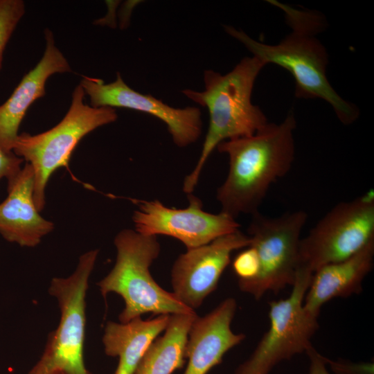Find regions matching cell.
I'll list each match as a JSON object with an SVG mask.
<instances>
[{"mask_svg":"<svg viewBox=\"0 0 374 374\" xmlns=\"http://www.w3.org/2000/svg\"><path fill=\"white\" fill-rule=\"evenodd\" d=\"M232 266L238 277V281H247L254 278L260 269L259 259L256 250L249 246L246 247L235 257Z\"/></svg>","mask_w":374,"mask_h":374,"instance_id":"obj_20","label":"cell"},{"mask_svg":"<svg viewBox=\"0 0 374 374\" xmlns=\"http://www.w3.org/2000/svg\"><path fill=\"white\" fill-rule=\"evenodd\" d=\"M8 195L0 203V234L8 242L34 247L54 229V224L39 214L34 201V172L26 163L8 181Z\"/></svg>","mask_w":374,"mask_h":374,"instance_id":"obj_15","label":"cell"},{"mask_svg":"<svg viewBox=\"0 0 374 374\" xmlns=\"http://www.w3.org/2000/svg\"><path fill=\"white\" fill-rule=\"evenodd\" d=\"M374 262V239L357 253L344 260L326 265L313 273L303 306L318 317L321 307L336 297L359 294Z\"/></svg>","mask_w":374,"mask_h":374,"instance_id":"obj_16","label":"cell"},{"mask_svg":"<svg viewBox=\"0 0 374 374\" xmlns=\"http://www.w3.org/2000/svg\"><path fill=\"white\" fill-rule=\"evenodd\" d=\"M236 309V301L227 298L204 317L197 315L188 333L185 353L188 364L184 374H207L245 339L244 334L235 333L231 328Z\"/></svg>","mask_w":374,"mask_h":374,"instance_id":"obj_13","label":"cell"},{"mask_svg":"<svg viewBox=\"0 0 374 374\" xmlns=\"http://www.w3.org/2000/svg\"><path fill=\"white\" fill-rule=\"evenodd\" d=\"M374 239V193L343 202L331 208L301 239L298 268L312 274L353 256Z\"/></svg>","mask_w":374,"mask_h":374,"instance_id":"obj_9","label":"cell"},{"mask_svg":"<svg viewBox=\"0 0 374 374\" xmlns=\"http://www.w3.org/2000/svg\"><path fill=\"white\" fill-rule=\"evenodd\" d=\"M197 314H170L164 334L148 347L134 374H172L181 368L191 325Z\"/></svg>","mask_w":374,"mask_h":374,"instance_id":"obj_18","label":"cell"},{"mask_svg":"<svg viewBox=\"0 0 374 374\" xmlns=\"http://www.w3.org/2000/svg\"><path fill=\"white\" fill-rule=\"evenodd\" d=\"M98 255V249L83 253L72 274L52 279L48 292L57 301L60 319L28 374H91L83 358L86 295Z\"/></svg>","mask_w":374,"mask_h":374,"instance_id":"obj_6","label":"cell"},{"mask_svg":"<svg viewBox=\"0 0 374 374\" xmlns=\"http://www.w3.org/2000/svg\"><path fill=\"white\" fill-rule=\"evenodd\" d=\"M308 220L302 210L287 212L270 217L259 211L251 215L247 229L253 247L258 256V275L247 281H238L241 291L256 300L272 292L277 294L287 285H292L299 264L301 233Z\"/></svg>","mask_w":374,"mask_h":374,"instance_id":"obj_7","label":"cell"},{"mask_svg":"<svg viewBox=\"0 0 374 374\" xmlns=\"http://www.w3.org/2000/svg\"><path fill=\"white\" fill-rule=\"evenodd\" d=\"M23 162L24 159L13 152H6L0 148V180L13 179L20 172Z\"/></svg>","mask_w":374,"mask_h":374,"instance_id":"obj_22","label":"cell"},{"mask_svg":"<svg viewBox=\"0 0 374 374\" xmlns=\"http://www.w3.org/2000/svg\"><path fill=\"white\" fill-rule=\"evenodd\" d=\"M169 319L170 314H160L148 320L137 317L126 323H107L103 344L107 355L118 357L114 374H134L148 347L166 328Z\"/></svg>","mask_w":374,"mask_h":374,"instance_id":"obj_17","label":"cell"},{"mask_svg":"<svg viewBox=\"0 0 374 374\" xmlns=\"http://www.w3.org/2000/svg\"><path fill=\"white\" fill-rule=\"evenodd\" d=\"M294 114L280 123H268L254 134L224 141L217 150L229 160L227 176L217 188L222 210L236 219L259 211L271 184L290 170L295 154Z\"/></svg>","mask_w":374,"mask_h":374,"instance_id":"obj_1","label":"cell"},{"mask_svg":"<svg viewBox=\"0 0 374 374\" xmlns=\"http://www.w3.org/2000/svg\"><path fill=\"white\" fill-rule=\"evenodd\" d=\"M285 13L292 32L276 45L259 42L242 30L224 26L226 32L242 43L265 66L278 65L293 76L295 96L299 98H320L328 103L338 119L346 125L354 123L359 109L343 99L326 76L328 56L315 35L323 28V19L316 12L303 11L276 1H269Z\"/></svg>","mask_w":374,"mask_h":374,"instance_id":"obj_2","label":"cell"},{"mask_svg":"<svg viewBox=\"0 0 374 374\" xmlns=\"http://www.w3.org/2000/svg\"><path fill=\"white\" fill-rule=\"evenodd\" d=\"M80 85L93 107H109L134 109L152 115L166 125L172 141L179 148L197 141L202 134L201 111L198 107L175 108L150 94L130 88L117 73L115 81L83 76Z\"/></svg>","mask_w":374,"mask_h":374,"instance_id":"obj_12","label":"cell"},{"mask_svg":"<svg viewBox=\"0 0 374 374\" xmlns=\"http://www.w3.org/2000/svg\"><path fill=\"white\" fill-rule=\"evenodd\" d=\"M326 362L335 374H374V364L371 362L353 363L345 360H332L327 357Z\"/></svg>","mask_w":374,"mask_h":374,"instance_id":"obj_21","label":"cell"},{"mask_svg":"<svg viewBox=\"0 0 374 374\" xmlns=\"http://www.w3.org/2000/svg\"><path fill=\"white\" fill-rule=\"evenodd\" d=\"M84 95L82 87L78 85L70 107L58 124L35 135L23 132L14 143L12 152L33 170V197L39 212L45 206L46 188L52 174L61 167L68 168L71 156L84 136L117 119L116 109L91 107L84 103Z\"/></svg>","mask_w":374,"mask_h":374,"instance_id":"obj_5","label":"cell"},{"mask_svg":"<svg viewBox=\"0 0 374 374\" xmlns=\"http://www.w3.org/2000/svg\"><path fill=\"white\" fill-rule=\"evenodd\" d=\"M187 197L189 204L184 208H170L159 200L132 199L138 206L132 215L134 230L145 235L174 238L187 249L239 230L236 219L222 211H205L202 200L193 193Z\"/></svg>","mask_w":374,"mask_h":374,"instance_id":"obj_10","label":"cell"},{"mask_svg":"<svg viewBox=\"0 0 374 374\" xmlns=\"http://www.w3.org/2000/svg\"><path fill=\"white\" fill-rule=\"evenodd\" d=\"M312 274L297 268L289 296L269 302V328L235 374H269L280 362L306 352L312 346L311 339L319 328L318 317L303 306Z\"/></svg>","mask_w":374,"mask_h":374,"instance_id":"obj_8","label":"cell"},{"mask_svg":"<svg viewBox=\"0 0 374 374\" xmlns=\"http://www.w3.org/2000/svg\"><path fill=\"white\" fill-rule=\"evenodd\" d=\"M114 243L115 265L97 285L104 299L113 292L123 299L125 308L118 317L121 323L149 312L157 316L195 312L152 278L150 267L161 251L157 236L126 229L116 234Z\"/></svg>","mask_w":374,"mask_h":374,"instance_id":"obj_4","label":"cell"},{"mask_svg":"<svg viewBox=\"0 0 374 374\" xmlns=\"http://www.w3.org/2000/svg\"><path fill=\"white\" fill-rule=\"evenodd\" d=\"M250 244L240 230L187 251L175 260L171 269L172 293L184 305L194 310L216 288L231 262L233 251Z\"/></svg>","mask_w":374,"mask_h":374,"instance_id":"obj_11","label":"cell"},{"mask_svg":"<svg viewBox=\"0 0 374 374\" xmlns=\"http://www.w3.org/2000/svg\"><path fill=\"white\" fill-rule=\"evenodd\" d=\"M44 37L46 48L42 59L0 105V148L6 152H12L19 125L29 107L45 95L48 78L57 73L71 71L69 62L55 44L53 33L46 29Z\"/></svg>","mask_w":374,"mask_h":374,"instance_id":"obj_14","label":"cell"},{"mask_svg":"<svg viewBox=\"0 0 374 374\" xmlns=\"http://www.w3.org/2000/svg\"><path fill=\"white\" fill-rule=\"evenodd\" d=\"M310 360L308 374H330L326 368V357L312 346L305 352Z\"/></svg>","mask_w":374,"mask_h":374,"instance_id":"obj_23","label":"cell"},{"mask_svg":"<svg viewBox=\"0 0 374 374\" xmlns=\"http://www.w3.org/2000/svg\"><path fill=\"white\" fill-rule=\"evenodd\" d=\"M24 14L22 0H0V70L6 46Z\"/></svg>","mask_w":374,"mask_h":374,"instance_id":"obj_19","label":"cell"},{"mask_svg":"<svg viewBox=\"0 0 374 374\" xmlns=\"http://www.w3.org/2000/svg\"><path fill=\"white\" fill-rule=\"evenodd\" d=\"M264 66L257 57H246L224 75L206 70L203 91H182L187 98L206 107L209 114L200 156L184 180L183 191L186 195L195 190L206 162L220 143L251 136L269 123L260 108L251 102L256 79Z\"/></svg>","mask_w":374,"mask_h":374,"instance_id":"obj_3","label":"cell"}]
</instances>
